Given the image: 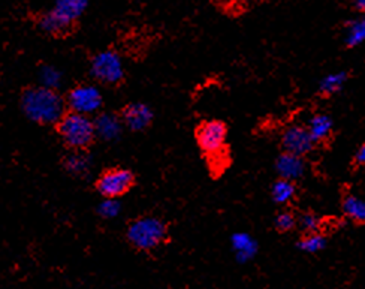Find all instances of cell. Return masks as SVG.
Wrapping results in <instances>:
<instances>
[{"label": "cell", "mask_w": 365, "mask_h": 289, "mask_svg": "<svg viewBox=\"0 0 365 289\" xmlns=\"http://www.w3.org/2000/svg\"><path fill=\"white\" fill-rule=\"evenodd\" d=\"M280 144L283 152L306 157L315 150L316 143L311 138L307 126L304 125H290L282 132Z\"/></svg>", "instance_id": "9c48e42d"}, {"label": "cell", "mask_w": 365, "mask_h": 289, "mask_svg": "<svg viewBox=\"0 0 365 289\" xmlns=\"http://www.w3.org/2000/svg\"><path fill=\"white\" fill-rule=\"evenodd\" d=\"M55 128L61 143L72 152H87L97 138L95 120L70 110L65 112Z\"/></svg>", "instance_id": "277c9868"}, {"label": "cell", "mask_w": 365, "mask_h": 289, "mask_svg": "<svg viewBox=\"0 0 365 289\" xmlns=\"http://www.w3.org/2000/svg\"><path fill=\"white\" fill-rule=\"evenodd\" d=\"M24 116L41 126H56L68 111L66 99L56 89L46 86H30L21 92Z\"/></svg>", "instance_id": "6da1fadb"}, {"label": "cell", "mask_w": 365, "mask_h": 289, "mask_svg": "<svg viewBox=\"0 0 365 289\" xmlns=\"http://www.w3.org/2000/svg\"><path fill=\"white\" fill-rule=\"evenodd\" d=\"M328 244L326 235L319 231V232H310V234H302V237L298 241V249L306 253H317L324 250Z\"/></svg>", "instance_id": "ffe728a7"}, {"label": "cell", "mask_w": 365, "mask_h": 289, "mask_svg": "<svg viewBox=\"0 0 365 289\" xmlns=\"http://www.w3.org/2000/svg\"><path fill=\"white\" fill-rule=\"evenodd\" d=\"M95 128L97 138L102 139V141L111 143L120 138L124 125L119 114L99 112L95 117Z\"/></svg>", "instance_id": "7c38bea8"}, {"label": "cell", "mask_w": 365, "mask_h": 289, "mask_svg": "<svg viewBox=\"0 0 365 289\" xmlns=\"http://www.w3.org/2000/svg\"><path fill=\"white\" fill-rule=\"evenodd\" d=\"M306 161L304 157L292 155L288 152H282L275 161V171L280 179H286L292 181H298L306 174Z\"/></svg>", "instance_id": "8fae6325"}, {"label": "cell", "mask_w": 365, "mask_h": 289, "mask_svg": "<svg viewBox=\"0 0 365 289\" xmlns=\"http://www.w3.org/2000/svg\"><path fill=\"white\" fill-rule=\"evenodd\" d=\"M352 3L356 11H359L361 14L365 15V0H352Z\"/></svg>", "instance_id": "484cf974"}, {"label": "cell", "mask_w": 365, "mask_h": 289, "mask_svg": "<svg viewBox=\"0 0 365 289\" xmlns=\"http://www.w3.org/2000/svg\"><path fill=\"white\" fill-rule=\"evenodd\" d=\"M344 43H346V47H349V48L364 46L365 43V15L358 17V19H355V20H351L346 24Z\"/></svg>", "instance_id": "d6986e66"}, {"label": "cell", "mask_w": 365, "mask_h": 289, "mask_svg": "<svg viewBox=\"0 0 365 289\" xmlns=\"http://www.w3.org/2000/svg\"><path fill=\"white\" fill-rule=\"evenodd\" d=\"M121 212V204L120 199H111V198H103L102 203L97 207V215L102 219H114Z\"/></svg>", "instance_id": "cb8c5ba5"}, {"label": "cell", "mask_w": 365, "mask_h": 289, "mask_svg": "<svg viewBox=\"0 0 365 289\" xmlns=\"http://www.w3.org/2000/svg\"><path fill=\"white\" fill-rule=\"evenodd\" d=\"M298 226V216L290 210H282L274 219L275 231L280 234L292 232Z\"/></svg>", "instance_id": "44dd1931"}, {"label": "cell", "mask_w": 365, "mask_h": 289, "mask_svg": "<svg viewBox=\"0 0 365 289\" xmlns=\"http://www.w3.org/2000/svg\"><path fill=\"white\" fill-rule=\"evenodd\" d=\"M297 183L292 180L279 177V180L274 181L271 186V198L279 206H289L297 198Z\"/></svg>", "instance_id": "e0dca14e"}, {"label": "cell", "mask_w": 365, "mask_h": 289, "mask_svg": "<svg viewBox=\"0 0 365 289\" xmlns=\"http://www.w3.org/2000/svg\"><path fill=\"white\" fill-rule=\"evenodd\" d=\"M306 126L308 129L311 138H313V141L316 143V146L326 143L328 139L333 137L334 121L325 112L313 114V116L308 119Z\"/></svg>", "instance_id": "5bb4252c"}, {"label": "cell", "mask_w": 365, "mask_h": 289, "mask_svg": "<svg viewBox=\"0 0 365 289\" xmlns=\"http://www.w3.org/2000/svg\"><path fill=\"white\" fill-rule=\"evenodd\" d=\"M68 110L84 116L99 114L103 105V96L97 86L90 83H81L74 86L65 96Z\"/></svg>", "instance_id": "ba28073f"}, {"label": "cell", "mask_w": 365, "mask_h": 289, "mask_svg": "<svg viewBox=\"0 0 365 289\" xmlns=\"http://www.w3.org/2000/svg\"><path fill=\"white\" fill-rule=\"evenodd\" d=\"M342 212L351 222L358 223V225H365V199L364 198L358 195H352V194L344 195L342 201Z\"/></svg>", "instance_id": "2e32d148"}, {"label": "cell", "mask_w": 365, "mask_h": 289, "mask_svg": "<svg viewBox=\"0 0 365 289\" xmlns=\"http://www.w3.org/2000/svg\"><path fill=\"white\" fill-rule=\"evenodd\" d=\"M347 78H349V74L346 71L325 75L322 80L319 81L317 93L322 96V98H329V96L337 94L338 92H342L344 84L347 83Z\"/></svg>", "instance_id": "ac0fdd59"}, {"label": "cell", "mask_w": 365, "mask_h": 289, "mask_svg": "<svg viewBox=\"0 0 365 289\" xmlns=\"http://www.w3.org/2000/svg\"><path fill=\"white\" fill-rule=\"evenodd\" d=\"M355 163L359 166H365V143L355 153Z\"/></svg>", "instance_id": "d4e9b609"}, {"label": "cell", "mask_w": 365, "mask_h": 289, "mask_svg": "<svg viewBox=\"0 0 365 289\" xmlns=\"http://www.w3.org/2000/svg\"><path fill=\"white\" fill-rule=\"evenodd\" d=\"M137 185V177L130 170L123 166H112L99 174L95 181V188L102 198L120 199Z\"/></svg>", "instance_id": "52a82bcc"}, {"label": "cell", "mask_w": 365, "mask_h": 289, "mask_svg": "<svg viewBox=\"0 0 365 289\" xmlns=\"http://www.w3.org/2000/svg\"><path fill=\"white\" fill-rule=\"evenodd\" d=\"M90 0H55L50 11L38 19V28L50 37H65L86 12Z\"/></svg>", "instance_id": "3957f363"}, {"label": "cell", "mask_w": 365, "mask_h": 289, "mask_svg": "<svg viewBox=\"0 0 365 289\" xmlns=\"http://www.w3.org/2000/svg\"><path fill=\"white\" fill-rule=\"evenodd\" d=\"M124 235L132 249L153 253L169 243V225L162 217L139 216L128 223Z\"/></svg>", "instance_id": "7a4b0ae2"}, {"label": "cell", "mask_w": 365, "mask_h": 289, "mask_svg": "<svg viewBox=\"0 0 365 289\" xmlns=\"http://www.w3.org/2000/svg\"><path fill=\"white\" fill-rule=\"evenodd\" d=\"M298 226L302 230V234L319 232L322 230V219L315 212H304L298 216Z\"/></svg>", "instance_id": "7402d4cb"}, {"label": "cell", "mask_w": 365, "mask_h": 289, "mask_svg": "<svg viewBox=\"0 0 365 289\" xmlns=\"http://www.w3.org/2000/svg\"><path fill=\"white\" fill-rule=\"evenodd\" d=\"M39 80H41V86H46V87H50V89L57 90V87L61 83V74L55 66L46 65L41 68Z\"/></svg>", "instance_id": "603a6c76"}, {"label": "cell", "mask_w": 365, "mask_h": 289, "mask_svg": "<svg viewBox=\"0 0 365 289\" xmlns=\"http://www.w3.org/2000/svg\"><path fill=\"white\" fill-rule=\"evenodd\" d=\"M230 244H233V250L235 252L237 259L239 262H247L255 258L257 252V243L247 232H235L230 237Z\"/></svg>", "instance_id": "9a60e30c"}, {"label": "cell", "mask_w": 365, "mask_h": 289, "mask_svg": "<svg viewBox=\"0 0 365 289\" xmlns=\"http://www.w3.org/2000/svg\"><path fill=\"white\" fill-rule=\"evenodd\" d=\"M119 116L130 132H146L153 125V111L144 102H129L120 110Z\"/></svg>", "instance_id": "30bf717a"}, {"label": "cell", "mask_w": 365, "mask_h": 289, "mask_svg": "<svg viewBox=\"0 0 365 289\" xmlns=\"http://www.w3.org/2000/svg\"><path fill=\"white\" fill-rule=\"evenodd\" d=\"M88 71L95 81L110 87L120 86L126 78L123 60L119 52L114 50H102L96 52L90 59Z\"/></svg>", "instance_id": "8992f818"}, {"label": "cell", "mask_w": 365, "mask_h": 289, "mask_svg": "<svg viewBox=\"0 0 365 289\" xmlns=\"http://www.w3.org/2000/svg\"><path fill=\"white\" fill-rule=\"evenodd\" d=\"M61 168H63L69 176L75 179H84L90 174L92 161L87 152H72L69 150L68 155L61 159Z\"/></svg>", "instance_id": "4fadbf2b"}, {"label": "cell", "mask_w": 365, "mask_h": 289, "mask_svg": "<svg viewBox=\"0 0 365 289\" xmlns=\"http://www.w3.org/2000/svg\"><path fill=\"white\" fill-rule=\"evenodd\" d=\"M228 126L221 120H204L195 129V139L202 155L219 166L228 157Z\"/></svg>", "instance_id": "5b68a950"}]
</instances>
